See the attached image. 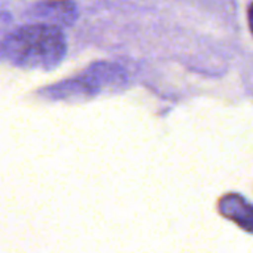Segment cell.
<instances>
[{
    "instance_id": "7a4b0ae2",
    "label": "cell",
    "mask_w": 253,
    "mask_h": 253,
    "mask_svg": "<svg viewBox=\"0 0 253 253\" xmlns=\"http://www.w3.org/2000/svg\"><path fill=\"white\" fill-rule=\"evenodd\" d=\"M27 15L45 24L70 27L78 20V8L70 0H39L27 9Z\"/></svg>"
},
{
    "instance_id": "6da1fadb",
    "label": "cell",
    "mask_w": 253,
    "mask_h": 253,
    "mask_svg": "<svg viewBox=\"0 0 253 253\" xmlns=\"http://www.w3.org/2000/svg\"><path fill=\"white\" fill-rule=\"evenodd\" d=\"M66 52L61 27L45 23L21 26L0 41V60L24 70H52Z\"/></svg>"
},
{
    "instance_id": "3957f363",
    "label": "cell",
    "mask_w": 253,
    "mask_h": 253,
    "mask_svg": "<svg viewBox=\"0 0 253 253\" xmlns=\"http://www.w3.org/2000/svg\"><path fill=\"white\" fill-rule=\"evenodd\" d=\"M219 211L244 231L253 234V204L238 194H226L219 201Z\"/></svg>"
},
{
    "instance_id": "277c9868",
    "label": "cell",
    "mask_w": 253,
    "mask_h": 253,
    "mask_svg": "<svg viewBox=\"0 0 253 253\" xmlns=\"http://www.w3.org/2000/svg\"><path fill=\"white\" fill-rule=\"evenodd\" d=\"M247 17H249L250 32H252V35H253V3H250V6H249V14H247Z\"/></svg>"
}]
</instances>
